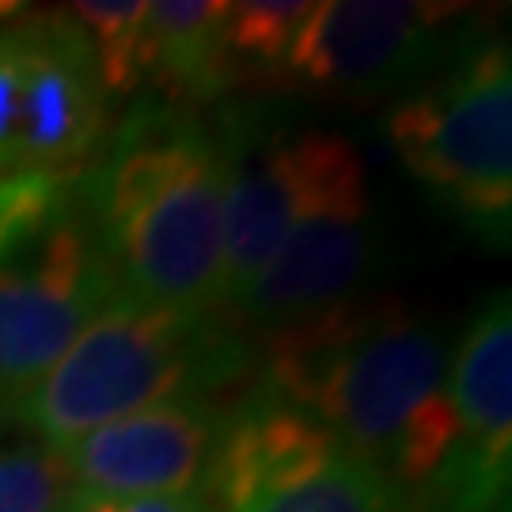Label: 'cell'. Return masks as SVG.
<instances>
[{
    "mask_svg": "<svg viewBox=\"0 0 512 512\" xmlns=\"http://www.w3.org/2000/svg\"><path fill=\"white\" fill-rule=\"evenodd\" d=\"M372 266V205H330L296 224L255 281L232 300V311L247 327L270 334L349 300Z\"/></svg>",
    "mask_w": 512,
    "mask_h": 512,
    "instance_id": "obj_11",
    "label": "cell"
},
{
    "mask_svg": "<svg viewBox=\"0 0 512 512\" xmlns=\"http://www.w3.org/2000/svg\"><path fill=\"white\" fill-rule=\"evenodd\" d=\"M145 8L148 0H76L69 8V16L92 38L99 76L110 95H129L145 80Z\"/></svg>",
    "mask_w": 512,
    "mask_h": 512,
    "instance_id": "obj_15",
    "label": "cell"
},
{
    "mask_svg": "<svg viewBox=\"0 0 512 512\" xmlns=\"http://www.w3.org/2000/svg\"><path fill=\"white\" fill-rule=\"evenodd\" d=\"M239 137H213L179 107L129 114L88 186L95 232L126 300L224 308V194Z\"/></svg>",
    "mask_w": 512,
    "mask_h": 512,
    "instance_id": "obj_2",
    "label": "cell"
},
{
    "mask_svg": "<svg viewBox=\"0 0 512 512\" xmlns=\"http://www.w3.org/2000/svg\"><path fill=\"white\" fill-rule=\"evenodd\" d=\"M114 300H122V289L84 186L76 209L0 262V414H12Z\"/></svg>",
    "mask_w": 512,
    "mask_h": 512,
    "instance_id": "obj_5",
    "label": "cell"
},
{
    "mask_svg": "<svg viewBox=\"0 0 512 512\" xmlns=\"http://www.w3.org/2000/svg\"><path fill=\"white\" fill-rule=\"evenodd\" d=\"M357 202H368L365 160L342 133H277L258 148L239 137L224 194L220 300L232 308L304 217Z\"/></svg>",
    "mask_w": 512,
    "mask_h": 512,
    "instance_id": "obj_6",
    "label": "cell"
},
{
    "mask_svg": "<svg viewBox=\"0 0 512 512\" xmlns=\"http://www.w3.org/2000/svg\"><path fill=\"white\" fill-rule=\"evenodd\" d=\"M342 448L346 444H338V437L308 410L281 403L270 391H258L220 425L217 448L205 471V494L224 512H236L255 497L308 478Z\"/></svg>",
    "mask_w": 512,
    "mask_h": 512,
    "instance_id": "obj_12",
    "label": "cell"
},
{
    "mask_svg": "<svg viewBox=\"0 0 512 512\" xmlns=\"http://www.w3.org/2000/svg\"><path fill=\"white\" fill-rule=\"evenodd\" d=\"M23 57L19 27H0V175H23Z\"/></svg>",
    "mask_w": 512,
    "mask_h": 512,
    "instance_id": "obj_19",
    "label": "cell"
},
{
    "mask_svg": "<svg viewBox=\"0 0 512 512\" xmlns=\"http://www.w3.org/2000/svg\"><path fill=\"white\" fill-rule=\"evenodd\" d=\"M262 391L319 418L403 490L437 482L456 448L452 349L399 300H357L266 334Z\"/></svg>",
    "mask_w": 512,
    "mask_h": 512,
    "instance_id": "obj_1",
    "label": "cell"
},
{
    "mask_svg": "<svg viewBox=\"0 0 512 512\" xmlns=\"http://www.w3.org/2000/svg\"><path fill=\"white\" fill-rule=\"evenodd\" d=\"M387 141L437 198L475 220L512 209V57L505 42L403 99L387 114Z\"/></svg>",
    "mask_w": 512,
    "mask_h": 512,
    "instance_id": "obj_4",
    "label": "cell"
},
{
    "mask_svg": "<svg viewBox=\"0 0 512 512\" xmlns=\"http://www.w3.org/2000/svg\"><path fill=\"white\" fill-rule=\"evenodd\" d=\"M311 16V0H239L224 16V50L239 61H258L266 69L285 65L300 27Z\"/></svg>",
    "mask_w": 512,
    "mask_h": 512,
    "instance_id": "obj_17",
    "label": "cell"
},
{
    "mask_svg": "<svg viewBox=\"0 0 512 512\" xmlns=\"http://www.w3.org/2000/svg\"><path fill=\"white\" fill-rule=\"evenodd\" d=\"M23 175H73L107 133L110 92L92 38L69 12L19 16Z\"/></svg>",
    "mask_w": 512,
    "mask_h": 512,
    "instance_id": "obj_8",
    "label": "cell"
},
{
    "mask_svg": "<svg viewBox=\"0 0 512 512\" xmlns=\"http://www.w3.org/2000/svg\"><path fill=\"white\" fill-rule=\"evenodd\" d=\"M220 437L205 399H175L126 414L73 440L57 456L76 490L99 497H164L202 486Z\"/></svg>",
    "mask_w": 512,
    "mask_h": 512,
    "instance_id": "obj_10",
    "label": "cell"
},
{
    "mask_svg": "<svg viewBox=\"0 0 512 512\" xmlns=\"http://www.w3.org/2000/svg\"><path fill=\"white\" fill-rule=\"evenodd\" d=\"M228 0H152L145 8L141 65L179 103L217 99L236 65L224 50Z\"/></svg>",
    "mask_w": 512,
    "mask_h": 512,
    "instance_id": "obj_13",
    "label": "cell"
},
{
    "mask_svg": "<svg viewBox=\"0 0 512 512\" xmlns=\"http://www.w3.org/2000/svg\"><path fill=\"white\" fill-rule=\"evenodd\" d=\"M456 448L437 475L452 512H494L512 452V300L490 296L448 368Z\"/></svg>",
    "mask_w": 512,
    "mask_h": 512,
    "instance_id": "obj_9",
    "label": "cell"
},
{
    "mask_svg": "<svg viewBox=\"0 0 512 512\" xmlns=\"http://www.w3.org/2000/svg\"><path fill=\"white\" fill-rule=\"evenodd\" d=\"M73 490L54 448L23 440L0 452V512H65Z\"/></svg>",
    "mask_w": 512,
    "mask_h": 512,
    "instance_id": "obj_18",
    "label": "cell"
},
{
    "mask_svg": "<svg viewBox=\"0 0 512 512\" xmlns=\"http://www.w3.org/2000/svg\"><path fill=\"white\" fill-rule=\"evenodd\" d=\"M65 512H224V509L205 490L164 494V497H99V494H88V490H73Z\"/></svg>",
    "mask_w": 512,
    "mask_h": 512,
    "instance_id": "obj_20",
    "label": "cell"
},
{
    "mask_svg": "<svg viewBox=\"0 0 512 512\" xmlns=\"http://www.w3.org/2000/svg\"><path fill=\"white\" fill-rule=\"evenodd\" d=\"M84 198L73 175H0V262L35 243Z\"/></svg>",
    "mask_w": 512,
    "mask_h": 512,
    "instance_id": "obj_16",
    "label": "cell"
},
{
    "mask_svg": "<svg viewBox=\"0 0 512 512\" xmlns=\"http://www.w3.org/2000/svg\"><path fill=\"white\" fill-rule=\"evenodd\" d=\"M251 368V346L220 308H152L114 300L16 406L38 444L69 448L148 406L202 399Z\"/></svg>",
    "mask_w": 512,
    "mask_h": 512,
    "instance_id": "obj_3",
    "label": "cell"
},
{
    "mask_svg": "<svg viewBox=\"0 0 512 512\" xmlns=\"http://www.w3.org/2000/svg\"><path fill=\"white\" fill-rule=\"evenodd\" d=\"M463 4L421 0H319L281 73L319 95L372 99L414 80L440 54L444 27Z\"/></svg>",
    "mask_w": 512,
    "mask_h": 512,
    "instance_id": "obj_7",
    "label": "cell"
},
{
    "mask_svg": "<svg viewBox=\"0 0 512 512\" xmlns=\"http://www.w3.org/2000/svg\"><path fill=\"white\" fill-rule=\"evenodd\" d=\"M236 512H410V490L365 456L342 448L308 478L255 497Z\"/></svg>",
    "mask_w": 512,
    "mask_h": 512,
    "instance_id": "obj_14",
    "label": "cell"
}]
</instances>
